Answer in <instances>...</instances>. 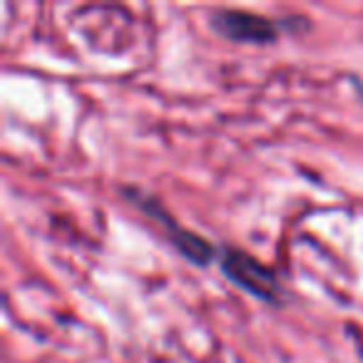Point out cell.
<instances>
[{
	"mask_svg": "<svg viewBox=\"0 0 363 363\" xmlns=\"http://www.w3.org/2000/svg\"><path fill=\"white\" fill-rule=\"evenodd\" d=\"M209 26L217 35L242 45H274L281 33L274 21L247 11H214Z\"/></svg>",
	"mask_w": 363,
	"mask_h": 363,
	"instance_id": "obj_3",
	"label": "cell"
},
{
	"mask_svg": "<svg viewBox=\"0 0 363 363\" xmlns=\"http://www.w3.org/2000/svg\"><path fill=\"white\" fill-rule=\"evenodd\" d=\"M125 194L130 197V202L135 204L137 209H142L147 217L155 219L157 224H162V229H164V234H167V242H169L182 257L187 259L189 264H194V267H209L214 259H219V249L214 247L212 242H207L204 237L184 229L179 222H174V217L162 207L160 199L147 197L140 189H125Z\"/></svg>",
	"mask_w": 363,
	"mask_h": 363,
	"instance_id": "obj_2",
	"label": "cell"
},
{
	"mask_svg": "<svg viewBox=\"0 0 363 363\" xmlns=\"http://www.w3.org/2000/svg\"><path fill=\"white\" fill-rule=\"evenodd\" d=\"M217 262L227 281H232L234 286H239L252 298L269 303V306H281L284 303V289L277 272L262 264L257 257H252L249 252L239 247H224L219 252Z\"/></svg>",
	"mask_w": 363,
	"mask_h": 363,
	"instance_id": "obj_1",
	"label": "cell"
}]
</instances>
